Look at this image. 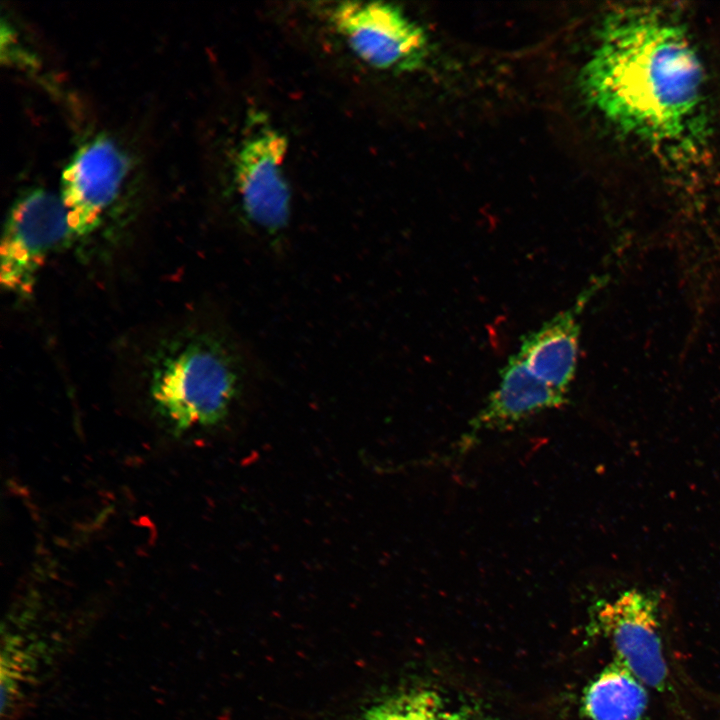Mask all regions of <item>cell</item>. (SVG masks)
Segmentation results:
<instances>
[{
  "label": "cell",
  "mask_w": 720,
  "mask_h": 720,
  "mask_svg": "<svg viewBox=\"0 0 720 720\" xmlns=\"http://www.w3.org/2000/svg\"><path fill=\"white\" fill-rule=\"evenodd\" d=\"M583 304L578 299L576 305L529 334L517 353L538 379L563 394L577 367L580 332L577 315Z\"/></svg>",
  "instance_id": "9c48e42d"
},
{
  "label": "cell",
  "mask_w": 720,
  "mask_h": 720,
  "mask_svg": "<svg viewBox=\"0 0 720 720\" xmlns=\"http://www.w3.org/2000/svg\"><path fill=\"white\" fill-rule=\"evenodd\" d=\"M566 401L565 394L538 379L516 354L503 368L500 382L473 419L474 430L504 428Z\"/></svg>",
  "instance_id": "ba28073f"
},
{
  "label": "cell",
  "mask_w": 720,
  "mask_h": 720,
  "mask_svg": "<svg viewBox=\"0 0 720 720\" xmlns=\"http://www.w3.org/2000/svg\"><path fill=\"white\" fill-rule=\"evenodd\" d=\"M128 168L126 154L104 136L90 140L75 153L62 174L60 194L72 235H86L100 225Z\"/></svg>",
  "instance_id": "52a82bcc"
},
{
  "label": "cell",
  "mask_w": 720,
  "mask_h": 720,
  "mask_svg": "<svg viewBox=\"0 0 720 720\" xmlns=\"http://www.w3.org/2000/svg\"><path fill=\"white\" fill-rule=\"evenodd\" d=\"M148 391L155 411L176 432L224 419L239 385L232 348L212 332H180L150 357Z\"/></svg>",
  "instance_id": "7a4b0ae2"
},
{
  "label": "cell",
  "mask_w": 720,
  "mask_h": 720,
  "mask_svg": "<svg viewBox=\"0 0 720 720\" xmlns=\"http://www.w3.org/2000/svg\"><path fill=\"white\" fill-rule=\"evenodd\" d=\"M330 18L354 54L378 70L414 72L428 58L426 33L394 4L341 2L332 9Z\"/></svg>",
  "instance_id": "277c9868"
},
{
  "label": "cell",
  "mask_w": 720,
  "mask_h": 720,
  "mask_svg": "<svg viewBox=\"0 0 720 720\" xmlns=\"http://www.w3.org/2000/svg\"><path fill=\"white\" fill-rule=\"evenodd\" d=\"M581 73L587 102L619 130L656 144L703 136L705 76L678 20L659 8L623 7L602 21Z\"/></svg>",
  "instance_id": "6da1fadb"
},
{
  "label": "cell",
  "mask_w": 720,
  "mask_h": 720,
  "mask_svg": "<svg viewBox=\"0 0 720 720\" xmlns=\"http://www.w3.org/2000/svg\"><path fill=\"white\" fill-rule=\"evenodd\" d=\"M582 704L590 720H643L648 694L645 685L615 660L589 684Z\"/></svg>",
  "instance_id": "30bf717a"
},
{
  "label": "cell",
  "mask_w": 720,
  "mask_h": 720,
  "mask_svg": "<svg viewBox=\"0 0 720 720\" xmlns=\"http://www.w3.org/2000/svg\"><path fill=\"white\" fill-rule=\"evenodd\" d=\"M288 142L262 114L249 119L234 157V181L249 225L276 241L288 226L291 193L284 172Z\"/></svg>",
  "instance_id": "3957f363"
},
{
  "label": "cell",
  "mask_w": 720,
  "mask_h": 720,
  "mask_svg": "<svg viewBox=\"0 0 720 720\" xmlns=\"http://www.w3.org/2000/svg\"><path fill=\"white\" fill-rule=\"evenodd\" d=\"M351 720H480L464 709H453L430 690H411L389 696Z\"/></svg>",
  "instance_id": "8fae6325"
},
{
  "label": "cell",
  "mask_w": 720,
  "mask_h": 720,
  "mask_svg": "<svg viewBox=\"0 0 720 720\" xmlns=\"http://www.w3.org/2000/svg\"><path fill=\"white\" fill-rule=\"evenodd\" d=\"M595 623L610 640L616 660L645 686L659 692L670 689L655 593L630 588L608 601H601L596 608Z\"/></svg>",
  "instance_id": "8992f818"
},
{
  "label": "cell",
  "mask_w": 720,
  "mask_h": 720,
  "mask_svg": "<svg viewBox=\"0 0 720 720\" xmlns=\"http://www.w3.org/2000/svg\"><path fill=\"white\" fill-rule=\"evenodd\" d=\"M72 235L60 196L37 188L12 206L1 243V283L10 291L30 293L48 255Z\"/></svg>",
  "instance_id": "5b68a950"
}]
</instances>
